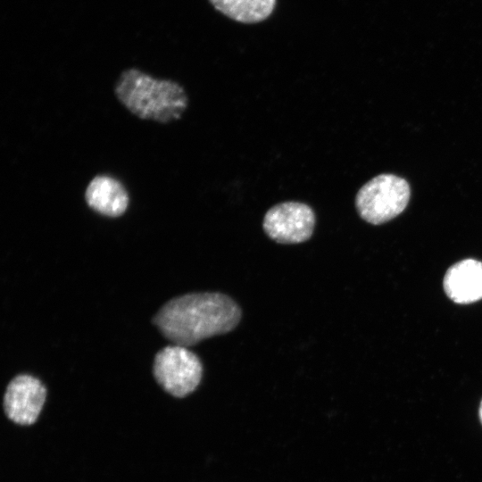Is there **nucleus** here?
<instances>
[{
  "label": "nucleus",
  "mask_w": 482,
  "mask_h": 482,
  "mask_svg": "<svg viewBox=\"0 0 482 482\" xmlns=\"http://www.w3.org/2000/svg\"><path fill=\"white\" fill-rule=\"evenodd\" d=\"M153 373L166 392L176 397H184L198 386L203 365L198 356L186 346L173 345L156 353Z\"/></svg>",
  "instance_id": "nucleus-4"
},
{
  "label": "nucleus",
  "mask_w": 482,
  "mask_h": 482,
  "mask_svg": "<svg viewBox=\"0 0 482 482\" xmlns=\"http://www.w3.org/2000/svg\"><path fill=\"white\" fill-rule=\"evenodd\" d=\"M479 415H480V419H481V421H482V402H481V404H480Z\"/></svg>",
  "instance_id": "nucleus-10"
},
{
  "label": "nucleus",
  "mask_w": 482,
  "mask_h": 482,
  "mask_svg": "<svg viewBox=\"0 0 482 482\" xmlns=\"http://www.w3.org/2000/svg\"><path fill=\"white\" fill-rule=\"evenodd\" d=\"M85 200L99 214L115 218L126 212L129 198L125 187L118 179L99 175L87 185Z\"/></svg>",
  "instance_id": "nucleus-8"
},
{
  "label": "nucleus",
  "mask_w": 482,
  "mask_h": 482,
  "mask_svg": "<svg viewBox=\"0 0 482 482\" xmlns=\"http://www.w3.org/2000/svg\"><path fill=\"white\" fill-rule=\"evenodd\" d=\"M262 226L267 236L279 244L303 243L313 233L315 214L304 203L283 202L267 211Z\"/></svg>",
  "instance_id": "nucleus-5"
},
{
  "label": "nucleus",
  "mask_w": 482,
  "mask_h": 482,
  "mask_svg": "<svg viewBox=\"0 0 482 482\" xmlns=\"http://www.w3.org/2000/svg\"><path fill=\"white\" fill-rule=\"evenodd\" d=\"M444 288L447 296L458 303H473L482 298V262L473 259L461 261L446 271Z\"/></svg>",
  "instance_id": "nucleus-7"
},
{
  "label": "nucleus",
  "mask_w": 482,
  "mask_h": 482,
  "mask_svg": "<svg viewBox=\"0 0 482 482\" xmlns=\"http://www.w3.org/2000/svg\"><path fill=\"white\" fill-rule=\"evenodd\" d=\"M210 2L224 15L243 23H256L266 20L276 5V0H210Z\"/></svg>",
  "instance_id": "nucleus-9"
},
{
  "label": "nucleus",
  "mask_w": 482,
  "mask_h": 482,
  "mask_svg": "<svg viewBox=\"0 0 482 482\" xmlns=\"http://www.w3.org/2000/svg\"><path fill=\"white\" fill-rule=\"evenodd\" d=\"M410 195V186L404 179L381 174L359 189L355 206L362 220L378 225L399 215L407 206Z\"/></svg>",
  "instance_id": "nucleus-3"
},
{
  "label": "nucleus",
  "mask_w": 482,
  "mask_h": 482,
  "mask_svg": "<svg viewBox=\"0 0 482 482\" xmlns=\"http://www.w3.org/2000/svg\"><path fill=\"white\" fill-rule=\"evenodd\" d=\"M46 395V387L37 378L27 374L18 375L6 387L4 412L14 423L33 424L42 410Z\"/></svg>",
  "instance_id": "nucleus-6"
},
{
  "label": "nucleus",
  "mask_w": 482,
  "mask_h": 482,
  "mask_svg": "<svg viewBox=\"0 0 482 482\" xmlns=\"http://www.w3.org/2000/svg\"><path fill=\"white\" fill-rule=\"evenodd\" d=\"M241 309L220 293H191L167 302L153 322L174 345L191 346L200 341L234 329Z\"/></svg>",
  "instance_id": "nucleus-1"
},
{
  "label": "nucleus",
  "mask_w": 482,
  "mask_h": 482,
  "mask_svg": "<svg viewBox=\"0 0 482 482\" xmlns=\"http://www.w3.org/2000/svg\"><path fill=\"white\" fill-rule=\"evenodd\" d=\"M114 92L135 116L161 123L179 120L188 104L187 95L180 84L155 79L137 69H129L120 74Z\"/></svg>",
  "instance_id": "nucleus-2"
}]
</instances>
